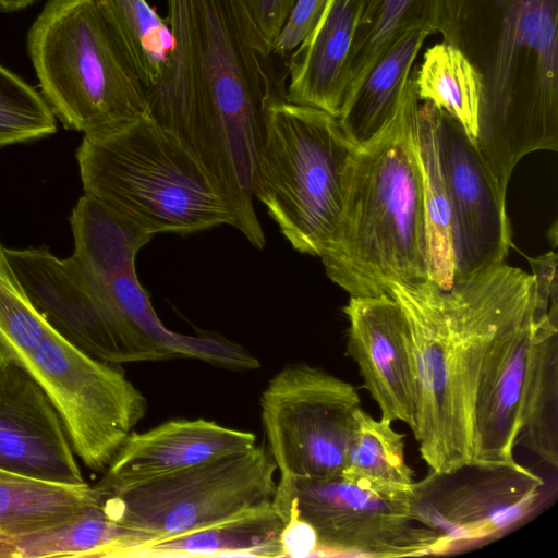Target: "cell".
<instances>
[{
	"instance_id": "obj_1",
	"label": "cell",
	"mask_w": 558,
	"mask_h": 558,
	"mask_svg": "<svg viewBox=\"0 0 558 558\" xmlns=\"http://www.w3.org/2000/svg\"><path fill=\"white\" fill-rule=\"evenodd\" d=\"M172 47L147 88L148 116L172 133L218 185L252 243L264 240L253 207L268 107L284 100L272 46L243 0H167Z\"/></svg>"
},
{
	"instance_id": "obj_2",
	"label": "cell",
	"mask_w": 558,
	"mask_h": 558,
	"mask_svg": "<svg viewBox=\"0 0 558 558\" xmlns=\"http://www.w3.org/2000/svg\"><path fill=\"white\" fill-rule=\"evenodd\" d=\"M533 275L506 263L457 279L389 289L405 317L415 374V426L430 472L473 466L475 403L486 355L532 305Z\"/></svg>"
},
{
	"instance_id": "obj_3",
	"label": "cell",
	"mask_w": 558,
	"mask_h": 558,
	"mask_svg": "<svg viewBox=\"0 0 558 558\" xmlns=\"http://www.w3.org/2000/svg\"><path fill=\"white\" fill-rule=\"evenodd\" d=\"M439 33L478 74L474 143L507 193L523 157L558 150V0H445Z\"/></svg>"
},
{
	"instance_id": "obj_4",
	"label": "cell",
	"mask_w": 558,
	"mask_h": 558,
	"mask_svg": "<svg viewBox=\"0 0 558 558\" xmlns=\"http://www.w3.org/2000/svg\"><path fill=\"white\" fill-rule=\"evenodd\" d=\"M415 74L416 68L391 121L357 147L339 225L320 255L328 278L350 296L429 280Z\"/></svg>"
},
{
	"instance_id": "obj_5",
	"label": "cell",
	"mask_w": 558,
	"mask_h": 558,
	"mask_svg": "<svg viewBox=\"0 0 558 558\" xmlns=\"http://www.w3.org/2000/svg\"><path fill=\"white\" fill-rule=\"evenodd\" d=\"M3 248L0 242V356L39 384L75 454L102 472L146 415L147 400L118 364L89 355L48 323L14 277Z\"/></svg>"
},
{
	"instance_id": "obj_6",
	"label": "cell",
	"mask_w": 558,
	"mask_h": 558,
	"mask_svg": "<svg viewBox=\"0 0 558 558\" xmlns=\"http://www.w3.org/2000/svg\"><path fill=\"white\" fill-rule=\"evenodd\" d=\"M89 194L153 234L238 229L231 205L196 158L149 116L107 134L84 136L76 150Z\"/></svg>"
},
{
	"instance_id": "obj_7",
	"label": "cell",
	"mask_w": 558,
	"mask_h": 558,
	"mask_svg": "<svg viewBox=\"0 0 558 558\" xmlns=\"http://www.w3.org/2000/svg\"><path fill=\"white\" fill-rule=\"evenodd\" d=\"M27 49L43 97L65 129L96 136L148 116L147 87L95 0H48Z\"/></svg>"
},
{
	"instance_id": "obj_8",
	"label": "cell",
	"mask_w": 558,
	"mask_h": 558,
	"mask_svg": "<svg viewBox=\"0 0 558 558\" xmlns=\"http://www.w3.org/2000/svg\"><path fill=\"white\" fill-rule=\"evenodd\" d=\"M356 149L323 110L287 100L268 107L253 196L295 251L320 257L329 245Z\"/></svg>"
},
{
	"instance_id": "obj_9",
	"label": "cell",
	"mask_w": 558,
	"mask_h": 558,
	"mask_svg": "<svg viewBox=\"0 0 558 558\" xmlns=\"http://www.w3.org/2000/svg\"><path fill=\"white\" fill-rule=\"evenodd\" d=\"M277 466L269 451L254 445L227 457L126 486L99 488L98 505L129 534L131 548L187 533L271 501Z\"/></svg>"
},
{
	"instance_id": "obj_10",
	"label": "cell",
	"mask_w": 558,
	"mask_h": 558,
	"mask_svg": "<svg viewBox=\"0 0 558 558\" xmlns=\"http://www.w3.org/2000/svg\"><path fill=\"white\" fill-rule=\"evenodd\" d=\"M413 485L396 488L343 475L279 476L272 502L284 520L292 514L311 525L317 555L396 558L445 553L444 536L418 519Z\"/></svg>"
},
{
	"instance_id": "obj_11",
	"label": "cell",
	"mask_w": 558,
	"mask_h": 558,
	"mask_svg": "<svg viewBox=\"0 0 558 558\" xmlns=\"http://www.w3.org/2000/svg\"><path fill=\"white\" fill-rule=\"evenodd\" d=\"M3 251L36 310L89 355L118 365L170 359L124 311L111 278L74 255L60 259L47 247Z\"/></svg>"
},
{
	"instance_id": "obj_12",
	"label": "cell",
	"mask_w": 558,
	"mask_h": 558,
	"mask_svg": "<svg viewBox=\"0 0 558 558\" xmlns=\"http://www.w3.org/2000/svg\"><path fill=\"white\" fill-rule=\"evenodd\" d=\"M360 404L350 383L320 368L301 363L277 373L262 393L260 410L279 476H340Z\"/></svg>"
},
{
	"instance_id": "obj_13",
	"label": "cell",
	"mask_w": 558,
	"mask_h": 558,
	"mask_svg": "<svg viewBox=\"0 0 558 558\" xmlns=\"http://www.w3.org/2000/svg\"><path fill=\"white\" fill-rule=\"evenodd\" d=\"M437 138L451 205L457 280L506 263L511 227L506 193L477 146L439 108Z\"/></svg>"
},
{
	"instance_id": "obj_14",
	"label": "cell",
	"mask_w": 558,
	"mask_h": 558,
	"mask_svg": "<svg viewBox=\"0 0 558 558\" xmlns=\"http://www.w3.org/2000/svg\"><path fill=\"white\" fill-rule=\"evenodd\" d=\"M476 469L478 475L445 490L437 488L430 473L413 485L420 521L444 536L448 549L499 538L541 501L543 478L518 462Z\"/></svg>"
},
{
	"instance_id": "obj_15",
	"label": "cell",
	"mask_w": 558,
	"mask_h": 558,
	"mask_svg": "<svg viewBox=\"0 0 558 558\" xmlns=\"http://www.w3.org/2000/svg\"><path fill=\"white\" fill-rule=\"evenodd\" d=\"M0 469L48 483H86L48 395L20 365L1 356Z\"/></svg>"
},
{
	"instance_id": "obj_16",
	"label": "cell",
	"mask_w": 558,
	"mask_h": 558,
	"mask_svg": "<svg viewBox=\"0 0 558 558\" xmlns=\"http://www.w3.org/2000/svg\"><path fill=\"white\" fill-rule=\"evenodd\" d=\"M343 312L349 322L347 351L359 367L364 387L380 417L415 426V374L403 312L389 294L350 296Z\"/></svg>"
},
{
	"instance_id": "obj_17",
	"label": "cell",
	"mask_w": 558,
	"mask_h": 558,
	"mask_svg": "<svg viewBox=\"0 0 558 558\" xmlns=\"http://www.w3.org/2000/svg\"><path fill=\"white\" fill-rule=\"evenodd\" d=\"M536 317L530 308L494 340L482 369L475 403L473 466L513 465L535 340Z\"/></svg>"
},
{
	"instance_id": "obj_18",
	"label": "cell",
	"mask_w": 558,
	"mask_h": 558,
	"mask_svg": "<svg viewBox=\"0 0 558 558\" xmlns=\"http://www.w3.org/2000/svg\"><path fill=\"white\" fill-rule=\"evenodd\" d=\"M253 433L205 418L171 420L143 433L132 432L119 449L99 488L126 486L247 450Z\"/></svg>"
},
{
	"instance_id": "obj_19",
	"label": "cell",
	"mask_w": 558,
	"mask_h": 558,
	"mask_svg": "<svg viewBox=\"0 0 558 558\" xmlns=\"http://www.w3.org/2000/svg\"><path fill=\"white\" fill-rule=\"evenodd\" d=\"M364 2L328 0L287 63L284 100L339 117L348 95L351 49Z\"/></svg>"
},
{
	"instance_id": "obj_20",
	"label": "cell",
	"mask_w": 558,
	"mask_h": 558,
	"mask_svg": "<svg viewBox=\"0 0 558 558\" xmlns=\"http://www.w3.org/2000/svg\"><path fill=\"white\" fill-rule=\"evenodd\" d=\"M284 524L271 500L187 533L140 544L124 558L283 557L280 535Z\"/></svg>"
},
{
	"instance_id": "obj_21",
	"label": "cell",
	"mask_w": 558,
	"mask_h": 558,
	"mask_svg": "<svg viewBox=\"0 0 558 558\" xmlns=\"http://www.w3.org/2000/svg\"><path fill=\"white\" fill-rule=\"evenodd\" d=\"M432 34L434 32L426 26L407 29L343 105L337 119L355 147L371 142L391 121L412 65L425 39Z\"/></svg>"
},
{
	"instance_id": "obj_22",
	"label": "cell",
	"mask_w": 558,
	"mask_h": 558,
	"mask_svg": "<svg viewBox=\"0 0 558 558\" xmlns=\"http://www.w3.org/2000/svg\"><path fill=\"white\" fill-rule=\"evenodd\" d=\"M97 504L87 483H48L0 469V533L13 541L68 524Z\"/></svg>"
},
{
	"instance_id": "obj_23",
	"label": "cell",
	"mask_w": 558,
	"mask_h": 558,
	"mask_svg": "<svg viewBox=\"0 0 558 558\" xmlns=\"http://www.w3.org/2000/svg\"><path fill=\"white\" fill-rule=\"evenodd\" d=\"M534 312L535 340L517 445L557 468L558 312Z\"/></svg>"
},
{
	"instance_id": "obj_24",
	"label": "cell",
	"mask_w": 558,
	"mask_h": 558,
	"mask_svg": "<svg viewBox=\"0 0 558 558\" xmlns=\"http://www.w3.org/2000/svg\"><path fill=\"white\" fill-rule=\"evenodd\" d=\"M70 222L74 236L73 255L109 278L136 274V255L155 235L86 193L73 208Z\"/></svg>"
},
{
	"instance_id": "obj_25",
	"label": "cell",
	"mask_w": 558,
	"mask_h": 558,
	"mask_svg": "<svg viewBox=\"0 0 558 558\" xmlns=\"http://www.w3.org/2000/svg\"><path fill=\"white\" fill-rule=\"evenodd\" d=\"M438 108L430 101L418 107L417 148L423 177L428 238L429 281L449 288L454 281L451 205L437 138Z\"/></svg>"
},
{
	"instance_id": "obj_26",
	"label": "cell",
	"mask_w": 558,
	"mask_h": 558,
	"mask_svg": "<svg viewBox=\"0 0 558 558\" xmlns=\"http://www.w3.org/2000/svg\"><path fill=\"white\" fill-rule=\"evenodd\" d=\"M444 7L445 0H365L351 49L344 104L407 29L426 26L434 34L439 33Z\"/></svg>"
},
{
	"instance_id": "obj_27",
	"label": "cell",
	"mask_w": 558,
	"mask_h": 558,
	"mask_svg": "<svg viewBox=\"0 0 558 558\" xmlns=\"http://www.w3.org/2000/svg\"><path fill=\"white\" fill-rule=\"evenodd\" d=\"M420 101H430L454 119L475 142L482 86L478 74L453 45L441 41L429 47L416 68Z\"/></svg>"
},
{
	"instance_id": "obj_28",
	"label": "cell",
	"mask_w": 558,
	"mask_h": 558,
	"mask_svg": "<svg viewBox=\"0 0 558 558\" xmlns=\"http://www.w3.org/2000/svg\"><path fill=\"white\" fill-rule=\"evenodd\" d=\"M120 46L148 88L166 66L172 37L162 19L146 0H95Z\"/></svg>"
},
{
	"instance_id": "obj_29",
	"label": "cell",
	"mask_w": 558,
	"mask_h": 558,
	"mask_svg": "<svg viewBox=\"0 0 558 558\" xmlns=\"http://www.w3.org/2000/svg\"><path fill=\"white\" fill-rule=\"evenodd\" d=\"M341 475L388 487H411L414 477L404 457V435L390 420H376L359 408Z\"/></svg>"
},
{
	"instance_id": "obj_30",
	"label": "cell",
	"mask_w": 558,
	"mask_h": 558,
	"mask_svg": "<svg viewBox=\"0 0 558 558\" xmlns=\"http://www.w3.org/2000/svg\"><path fill=\"white\" fill-rule=\"evenodd\" d=\"M128 534L107 518L99 505L76 520L45 532L14 539L17 558H118Z\"/></svg>"
},
{
	"instance_id": "obj_31",
	"label": "cell",
	"mask_w": 558,
	"mask_h": 558,
	"mask_svg": "<svg viewBox=\"0 0 558 558\" xmlns=\"http://www.w3.org/2000/svg\"><path fill=\"white\" fill-rule=\"evenodd\" d=\"M56 117L38 92L0 65V147L53 134Z\"/></svg>"
},
{
	"instance_id": "obj_32",
	"label": "cell",
	"mask_w": 558,
	"mask_h": 558,
	"mask_svg": "<svg viewBox=\"0 0 558 558\" xmlns=\"http://www.w3.org/2000/svg\"><path fill=\"white\" fill-rule=\"evenodd\" d=\"M328 0H295L279 35L272 44L275 56L291 53L311 33Z\"/></svg>"
},
{
	"instance_id": "obj_33",
	"label": "cell",
	"mask_w": 558,
	"mask_h": 558,
	"mask_svg": "<svg viewBox=\"0 0 558 558\" xmlns=\"http://www.w3.org/2000/svg\"><path fill=\"white\" fill-rule=\"evenodd\" d=\"M557 253L551 250L536 258H530L534 279L533 305L544 312L558 311Z\"/></svg>"
},
{
	"instance_id": "obj_34",
	"label": "cell",
	"mask_w": 558,
	"mask_h": 558,
	"mask_svg": "<svg viewBox=\"0 0 558 558\" xmlns=\"http://www.w3.org/2000/svg\"><path fill=\"white\" fill-rule=\"evenodd\" d=\"M266 40L274 44L295 0H243Z\"/></svg>"
},
{
	"instance_id": "obj_35",
	"label": "cell",
	"mask_w": 558,
	"mask_h": 558,
	"mask_svg": "<svg viewBox=\"0 0 558 558\" xmlns=\"http://www.w3.org/2000/svg\"><path fill=\"white\" fill-rule=\"evenodd\" d=\"M283 557L316 556L318 550L314 530L302 519L288 515L280 535Z\"/></svg>"
},
{
	"instance_id": "obj_36",
	"label": "cell",
	"mask_w": 558,
	"mask_h": 558,
	"mask_svg": "<svg viewBox=\"0 0 558 558\" xmlns=\"http://www.w3.org/2000/svg\"><path fill=\"white\" fill-rule=\"evenodd\" d=\"M36 0H0V10L13 12L31 5Z\"/></svg>"
}]
</instances>
